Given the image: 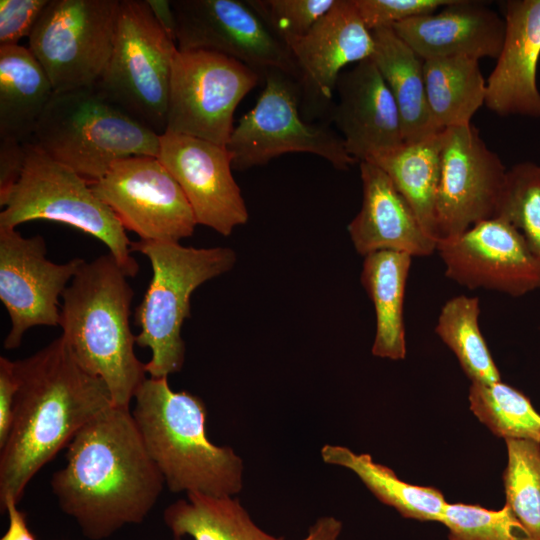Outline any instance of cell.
Returning <instances> with one entry per match:
<instances>
[{
  "mask_svg": "<svg viewBox=\"0 0 540 540\" xmlns=\"http://www.w3.org/2000/svg\"><path fill=\"white\" fill-rule=\"evenodd\" d=\"M65 459L51 489L91 540L143 522L165 484L130 409L112 405L95 416L67 445Z\"/></svg>",
  "mask_w": 540,
  "mask_h": 540,
  "instance_id": "1",
  "label": "cell"
},
{
  "mask_svg": "<svg viewBox=\"0 0 540 540\" xmlns=\"http://www.w3.org/2000/svg\"><path fill=\"white\" fill-rule=\"evenodd\" d=\"M12 422L0 447V505L19 503L31 479L77 432L113 405L105 382L86 371L65 339L14 361Z\"/></svg>",
  "mask_w": 540,
  "mask_h": 540,
  "instance_id": "2",
  "label": "cell"
},
{
  "mask_svg": "<svg viewBox=\"0 0 540 540\" xmlns=\"http://www.w3.org/2000/svg\"><path fill=\"white\" fill-rule=\"evenodd\" d=\"M128 278L110 253L85 261L62 294L59 323L79 364L105 382L114 406L125 409L147 373L134 351Z\"/></svg>",
  "mask_w": 540,
  "mask_h": 540,
  "instance_id": "3",
  "label": "cell"
},
{
  "mask_svg": "<svg viewBox=\"0 0 540 540\" xmlns=\"http://www.w3.org/2000/svg\"><path fill=\"white\" fill-rule=\"evenodd\" d=\"M132 416L145 448L171 492L233 496L242 489L243 462L206 433V407L186 391H173L168 377L146 378Z\"/></svg>",
  "mask_w": 540,
  "mask_h": 540,
  "instance_id": "4",
  "label": "cell"
},
{
  "mask_svg": "<svg viewBox=\"0 0 540 540\" xmlns=\"http://www.w3.org/2000/svg\"><path fill=\"white\" fill-rule=\"evenodd\" d=\"M31 142L93 182L120 159L158 157L160 134L93 86L55 92Z\"/></svg>",
  "mask_w": 540,
  "mask_h": 540,
  "instance_id": "5",
  "label": "cell"
},
{
  "mask_svg": "<svg viewBox=\"0 0 540 540\" xmlns=\"http://www.w3.org/2000/svg\"><path fill=\"white\" fill-rule=\"evenodd\" d=\"M131 251L145 255L152 266V279L135 311L140 331L136 344L148 347L152 357L145 364L152 378L168 377L181 370L185 343L181 328L190 316V297L204 282L229 271L235 252L227 247H184L179 242L139 240Z\"/></svg>",
  "mask_w": 540,
  "mask_h": 540,
  "instance_id": "6",
  "label": "cell"
},
{
  "mask_svg": "<svg viewBox=\"0 0 540 540\" xmlns=\"http://www.w3.org/2000/svg\"><path fill=\"white\" fill-rule=\"evenodd\" d=\"M0 227L15 228L33 220L70 225L101 241L129 278L139 265L126 230L112 209L93 192L87 179L27 143L23 172L2 197Z\"/></svg>",
  "mask_w": 540,
  "mask_h": 540,
  "instance_id": "7",
  "label": "cell"
},
{
  "mask_svg": "<svg viewBox=\"0 0 540 540\" xmlns=\"http://www.w3.org/2000/svg\"><path fill=\"white\" fill-rule=\"evenodd\" d=\"M178 48L146 0H120L108 64L96 87L158 134L166 130L170 80Z\"/></svg>",
  "mask_w": 540,
  "mask_h": 540,
  "instance_id": "8",
  "label": "cell"
},
{
  "mask_svg": "<svg viewBox=\"0 0 540 540\" xmlns=\"http://www.w3.org/2000/svg\"><path fill=\"white\" fill-rule=\"evenodd\" d=\"M264 78L254 107L239 119L226 145L233 169L265 165L292 152L314 154L338 170L358 163L329 124L311 123L301 116V89L295 78L280 71H269Z\"/></svg>",
  "mask_w": 540,
  "mask_h": 540,
  "instance_id": "9",
  "label": "cell"
},
{
  "mask_svg": "<svg viewBox=\"0 0 540 540\" xmlns=\"http://www.w3.org/2000/svg\"><path fill=\"white\" fill-rule=\"evenodd\" d=\"M120 0H49L29 38V50L55 92L96 86L108 64Z\"/></svg>",
  "mask_w": 540,
  "mask_h": 540,
  "instance_id": "10",
  "label": "cell"
},
{
  "mask_svg": "<svg viewBox=\"0 0 540 540\" xmlns=\"http://www.w3.org/2000/svg\"><path fill=\"white\" fill-rule=\"evenodd\" d=\"M261 75L227 56L177 50L172 64L165 132L226 146L234 113Z\"/></svg>",
  "mask_w": 540,
  "mask_h": 540,
  "instance_id": "11",
  "label": "cell"
},
{
  "mask_svg": "<svg viewBox=\"0 0 540 540\" xmlns=\"http://www.w3.org/2000/svg\"><path fill=\"white\" fill-rule=\"evenodd\" d=\"M176 45L235 59L261 76L283 72L298 80L288 45L269 27L249 0H173Z\"/></svg>",
  "mask_w": 540,
  "mask_h": 540,
  "instance_id": "12",
  "label": "cell"
},
{
  "mask_svg": "<svg viewBox=\"0 0 540 540\" xmlns=\"http://www.w3.org/2000/svg\"><path fill=\"white\" fill-rule=\"evenodd\" d=\"M90 185L141 240L179 242L197 225L183 190L157 157L120 159Z\"/></svg>",
  "mask_w": 540,
  "mask_h": 540,
  "instance_id": "13",
  "label": "cell"
},
{
  "mask_svg": "<svg viewBox=\"0 0 540 540\" xmlns=\"http://www.w3.org/2000/svg\"><path fill=\"white\" fill-rule=\"evenodd\" d=\"M507 170L472 123L443 130L437 241L496 217Z\"/></svg>",
  "mask_w": 540,
  "mask_h": 540,
  "instance_id": "14",
  "label": "cell"
},
{
  "mask_svg": "<svg viewBox=\"0 0 540 540\" xmlns=\"http://www.w3.org/2000/svg\"><path fill=\"white\" fill-rule=\"evenodd\" d=\"M46 254L41 235L23 237L15 228L0 227V300L11 322L3 343L7 350L18 348L32 327L59 326V297L85 262L57 264Z\"/></svg>",
  "mask_w": 540,
  "mask_h": 540,
  "instance_id": "15",
  "label": "cell"
},
{
  "mask_svg": "<svg viewBox=\"0 0 540 540\" xmlns=\"http://www.w3.org/2000/svg\"><path fill=\"white\" fill-rule=\"evenodd\" d=\"M445 275L469 290L486 289L521 297L540 289V263L522 234L494 217L462 234L437 241Z\"/></svg>",
  "mask_w": 540,
  "mask_h": 540,
  "instance_id": "16",
  "label": "cell"
},
{
  "mask_svg": "<svg viewBox=\"0 0 540 540\" xmlns=\"http://www.w3.org/2000/svg\"><path fill=\"white\" fill-rule=\"evenodd\" d=\"M183 190L197 224L229 236L248 220L226 146L164 132L157 157Z\"/></svg>",
  "mask_w": 540,
  "mask_h": 540,
  "instance_id": "17",
  "label": "cell"
},
{
  "mask_svg": "<svg viewBox=\"0 0 540 540\" xmlns=\"http://www.w3.org/2000/svg\"><path fill=\"white\" fill-rule=\"evenodd\" d=\"M298 69L301 97L313 110L333 105L342 70L371 58L372 32L363 23L354 0H336L305 35L286 42Z\"/></svg>",
  "mask_w": 540,
  "mask_h": 540,
  "instance_id": "18",
  "label": "cell"
},
{
  "mask_svg": "<svg viewBox=\"0 0 540 540\" xmlns=\"http://www.w3.org/2000/svg\"><path fill=\"white\" fill-rule=\"evenodd\" d=\"M335 94L329 121L358 163L404 143L397 105L371 58L342 72Z\"/></svg>",
  "mask_w": 540,
  "mask_h": 540,
  "instance_id": "19",
  "label": "cell"
},
{
  "mask_svg": "<svg viewBox=\"0 0 540 540\" xmlns=\"http://www.w3.org/2000/svg\"><path fill=\"white\" fill-rule=\"evenodd\" d=\"M502 50L486 80L485 106L499 116L540 118V0L504 3Z\"/></svg>",
  "mask_w": 540,
  "mask_h": 540,
  "instance_id": "20",
  "label": "cell"
},
{
  "mask_svg": "<svg viewBox=\"0 0 540 540\" xmlns=\"http://www.w3.org/2000/svg\"><path fill=\"white\" fill-rule=\"evenodd\" d=\"M423 60L468 56L497 59L505 37V19L479 1L454 0L440 10L392 26Z\"/></svg>",
  "mask_w": 540,
  "mask_h": 540,
  "instance_id": "21",
  "label": "cell"
},
{
  "mask_svg": "<svg viewBox=\"0 0 540 540\" xmlns=\"http://www.w3.org/2000/svg\"><path fill=\"white\" fill-rule=\"evenodd\" d=\"M359 167L362 206L348 225L356 251L363 256L385 250L412 257L435 253L437 241L425 233L388 175L369 161L359 162Z\"/></svg>",
  "mask_w": 540,
  "mask_h": 540,
  "instance_id": "22",
  "label": "cell"
},
{
  "mask_svg": "<svg viewBox=\"0 0 540 540\" xmlns=\"http://www.w3.org/2000/svg\"><path fill=\"white\" fill-rule=\"evenodd\" d=\"M371 59L385 80L397 105L404 143H413L441 132L431 115L421 59L392 27L371 31Z\"/></svg>",
  "mask_w": 540,
  "mask_h": 540,
  "instance_id": "23",
  "label": "cell"
},
{
  "mask_svg": "<svg viewBox=\"0 0 540 540\" xmlns=\"http://www.w3.org/2000/svg\"><path fill=\"white\" fill-rule=\"evenodd\" d=\"M55 91L29 48L0 46V138L31 142Z\"/></svg>",
  "mask_w": 540,
  "mask_h": 540,
  "instance_id": "24",
  "label": "cell"
},
{
  "mask_svg": "<svg viewBox=\"0 0 540 540\" xmlns=\"http://www.w3.org/2000/svg\"><path fill=\"white\" fill-rule=\"evenodd\" d=\"M412 256L378 251L364 256L361 282L375 309L376 331L372 354L402 360L406 357L403 304Z\"/></svg>",
  "mask_w": 540,
  "mask_h": 540,
  "instance_id": "25",
  "label": "cell"
},
{
  "mask_svg": "<svg viewBox=\"0 0 540 540\" xmlns=\"http://www.w3.org/2000/svg\"><path fill=\"white\" fill-rule=\"evenodd\" d=\"M443 130L423 140L380 152L368 160L382 169L406 199L421 227L437 241L436 202Z\"/></svg>",
  "mask_w": 540,
  "mask_h": 540,
  "instance_id": "26",
  "label": "cell"
},
{
  "mask_svg": "<svg viewBox=\"0 0 540 540\" xmlns=\"http://www.w3.org/2000/svg\"><path fill=\"white\" fill-rule=\"evenodd\" d=\"M186 499L170 504L163 521L174 540H286L275 537L249 516L237 498L187 493Z\"/></svg>",
  "mask_w": 540,
  "mask_h": 540,
  "instance_id": "27",
  "label": "cell"
},
{
  "mask_svg": "<svg viewBox=\"0 0 540 540\" xmlns=\"http://www.w3.org/2000/svg\"><path fill=\"white\" fill-rule=\"evenodd\" d=\"M427 101L439 130L471 124L485 104L486 80L479 60L450 56L424 60Z\"/></svg>",
  "mask_w": 540,
  "mask_h": 540,
  "instance_id": "28",
  "label": "cell"
},
{
  "mask_svg": "<svg viewBox=\"0 0 540 540\" xmlns=\"http://www.w3.org/2000/svg\"><path fill=\"white\" fill-rule=\"evenodd\" d=\"M321 457L327 464L354 472L378 500L403 517L442 522L448 502L439 490L404 482L392 469L374 462L369 454H358L343 446L326 444L321 449Z\"/></svg>",
  "mask_w": 540,
  "mask_h": 540,
  "instance_id": "29",
  "label": "cell"
},
{
  "mask_svg": "<svg viewBox=\"0 0 540 540\" xmlns=\"http://www.w3.org/2000/svg\"><path fill=\"white\" fill-rule=\"evenodd\" d=\"M480 312L478 297L454 296L441 307L435 333L471 382L490 384L501 381V376L480 330Z\"/></svg>",
  "mask_w": 540,
  "mask_h": 540,
  "instance_id": "30",
  "label": "cell"
},
{
  "mask_svg": "<svg viewBox=\"0 0 540 540\" xmlns=\"http://www.w3.org/2000/svg\"><path fill=\"white\" fill-rule=\"evenodd\" d=\"M468 400L470 410L494 435L504 440L540 443V414L516 388L502 381L471 382Z\"/></svg>",
  "mask_w": 540,
  "mask_h": 540,
  "instance_id": "31",
  "label": "cell"
},
{
  "mask_svg": "<svg viewBox=\"0 0 540 540\" xmlns=\"http://www.w3.org/2000/svg\"><path fill=\"white\" fill-rule=\"evenodd\" d=\"M505 442V505L524 527L529 539L540 540V443L531 440Z\"/></svg>",
  "mask_w": 540,
  "mask_h": 540,
  "instance_id": "32",
  "label": "cell"
},
{
  "mask_svg": "<svg viewBox=\"0 0 540 540\" xmlns=\"http://www.w3.org/2000/svg\"><path fill=\"white\" fill-rule=\"evenodd\" d=\"M496 217L522 234L540 263V164L519 162L507 170Z\"/></svg>",
  "mask_w": 540,
  "mask_h": 540,
  "instance_id": "33",
  "label": "cell"
},
{
  "mask_svg": "<svg viewBox=\"0 0 540 540\" xmlns=\"http://www.w3.org/2000/svg\"><path fill=\"white\" fill-rule=\"evenodd\" d=\"M448 540H530L507 505L492 510L478 505L447 503L442 522Z\"/></svg>",
  "mask_w": 540,
  "mask_h": 540,
  "instance_id": "34",
  "label": "cell"
},
{
  "mask_svg": "<svg viewBox=\"0 0 540 540\" xmlns=\"http://www.w3.org/2000/svg\"><path fill=\"white\" fill-rule=\"evenodd\" d=\"M285 43L305 35L336 0H249Z\"/></svg>",
  "mask_w": 540,
  "mask_h": 540,
  "instance_id": "35",
  "label": "cell"
},
{
  "mask_svg": "<svg viewBox=\"0 0 540 540\" xmlns=\"http://www.w3.org/2000/svg\"><path fill=\"white\" fill-rule=\"evenodd\" d=\"M454 0H354L357 11L370 30L392 27L405 20L432 14Z\"/></svg>",
  "mask_w": 540,
  "mask_h": 540,
  "instance_id": "36",
  "label": "cell"
},
{
  "mask_svg": "<svg viewBox=\"0 0 540 540\" xmlns=\"http://www.w3.org/2000/svg\"><path fill=\"white\" fill-rule=\"evenodd\" d=\"M49 0H1L0 46L18 45L30 36Z\"/></svg>",
  "mask_w": 540,
  "mask_h": 540,
  "instance_id": "37",
  "label": "cell"
},
{
  "mask_svg": "<svg viewBox=\"0 0 540 540\" xmlns=\"http://www.w3.org/2000/svg\"><path fill=\"white\" fill-rule=\"evenodd\" d=\"M27 156V143L0 138V197L20 178Z\"/></svg>",
  "mask_w": 540,
  "mask_h": 540,
  "instance_id": "38",
  "label": "cell"
},
{
  "mask_svg": "<svg viewBox=\"0 0 540 540\" xmlns=\"http://www.w3.org/2000/svg\"><path fill=\"white\" fill-rule=\"evenodd\" d=\"M17 378L14 370V361L0 357V447L8 437L15 397L17 393Z\"/></svg>",
  "mask_w": 540,
  "mask_h": 540,
  "instance_id": "39",
  "label": "cell"
},
{
  "mask_svg": "<svg viewBox=\"0 0 540 540\" xmlns=\"http://www.w3.org/2000/svg\"><path fill=\"white\" fill-rule=\"evenodd\" d=\"M0 506L9 519L8 529L0 540H37L27 525L26 514L19 510L17 502L7 499Z\"/></svg>",
  "mask_w": 540,
  "mask_h": 540,
  "instance_id": "40",
  "label": "cell"
},
{
  "mask_svg": "<svg viewBox=\"0 0 540 540\" xmlns=\"http://www.w3.org/2000/svg\"><path fill=\"white\" fill-rule=\"evenodd\" d=\"M146 2L158 24L176 43V18L171 1L146 0Z\"/></svg>",
  "mask_w": 540,
  "mask_h": 540,
  "instance_id": "41",
  "label": "cell"
},
{
  "mask_svg": "<svg viewBox=\"0 0 540 540\" xmlns=\"http://www.w3.org/2000/svg\"><path fill=\"white\" fill-rule=\"evenodd\" d=\"M342 531V522L332 516H324L308 529L302 540H338Z\"/></svg>",
  "mask_w": 540,
  "mask_h": 540,
  "instance_id": "42",
  "label": "cell"
},
{
  "mask_svg": "<svg viewBox=\"0 0 540 540\" xmlns=\"http://www.w3.org/2000/svg\"><path fill=\"white\" fill-rule=\"evenodd\" d=\"M539 330H540V326H539Z\"/></svg>",
  "mask_w": 540,
  "mask_h": 540,
  "instance_id": "43",
  "label": "cell"
}]
</instances>
